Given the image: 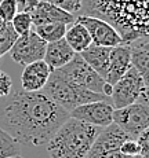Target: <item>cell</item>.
Returning <instances> with one entry per match:
<instances>
[{"label":"cell","mask_w":149,"mask_h":158,"mask_svg":"<svg viewBox=\"0 0 149 158\" xmlns=\"http://www.w3.org/2000/svg\"><path fill=\"white\" fill-rule=\"evenodd\" d=\"M120 153L127 157H134L139 154V146L135 139H127L123 144L120 146Z\"/></svg>","instance_id":"cell-25"},{"label":"cell","mask_w":149,"mask_h":158,"mask_svg":"<svg viewBox=\"0 0 149 158\" xmlns=\"http://www.w3.org/2000/svg\"><path fill=\"white\" fill-rule=\"evenodd\" d=\"M145 88V84L142 81L139 73L134 68H130L129 72L113 85L112 92V106L113 109H123L126 106H130L133 103L138 102V98L141 95L142 89Z\"/></svg>","instance_id":"cell-8"},{"label":"cell","mask_w":149,"mask_h":158,"mask_svg":"<svg viewBox=\"0 0 149 158\" xmlns=\"http://www.w3.org/2000/svg\"><path fill=\"white\" fill-rule=\"evenodd\" d=\"M44 2L51 3L55 7H58L72 15L81 11V8H83V0H44Z\"/></svg>","instance_id":"cell-23"},{"label":"cell","mask_w":149,"mask_h":158,"mask_svg":"<svg viewBox=\"0 0 149 158\" xmlns=\"http://www.w3.org/2000/svg\"><path fill=\"white\" fill-rule=\"evenodd\" d=\"M10 158H22L21 156H14V157H10Z\"/></svg>","instance_id":"cell-32"},{"label":"cell","mask_w":149,"mask_h":158,"mask_svg":"<svg viewBox=\"0 0 149 158\" xmlns=\"http://www.w3.org/2000/svg\"><path fill=\"white\" fill-rule=\"evenodd\" d=\"M6 25H7V22H4V21H3L2 18H0V32H2V30L6 28Z\"/></svg>","instance_id":"cell-30"},{"label":"cell","mask_w":149,"mask_h":158,"mask_svg":"<svg viewBox=\"0 0 149 158\" xmlns=\"http://www.w3.org/2000/svg\"><path fill=\"white\" fill-rule=\"evenodd\" d=\"M17 39H18V35L13 29L11 23H7L6 28L0 32V58L4 55V54L10 52L11 47L17 41Z\"/></svg>","instance_id":"cell-21"},{"label":"cell","mask_w":149,"mask_h":158,"mask_svg":"<svg viewBox=\"0 0 149 158\" xmlns=\"http://www.w3.org/2000/svg\"><path fill=\"white\" fill-rule=\"evenodd\" d=\"M21 11H26L30 14L33 26L51 22H61L65 23V25H72L76 21L75 15L61 10V8L55 7L51 3L44 2V0H25Z\"/></svg>","instance_id":"cell-9"},{"label":"cell","mask_w":149,"mask_h":158,"mask_svg":"<svg viewBox=\"0 0 149 158\" xmlns=\"http://www.w3.org/2000/svg\"><path fill=\"white\" fill-rule=\"evenodd\" d=\"M131 45H138V47L144 48L145 51H148L149 52V40H147V41H137V43H133Z\"/></svg>","instance_id":"cell-29"},{"label":"cell","mask_w":149,"mask_h":158,"mask_svg":"<svg viewBox=\"0 0 149 158\" xmlns=\"http://www.w3.org/2000/svg\"><path fill=\"white\" fill-rule=\"evenodd\" d=\"M130 68H131V45L120 44L112 47L109 55V69L105 81L111 85H115L129 72Z\"/></svg>","instance_id":"cell-12"},{"label":"cell","mask_w":149,"mask_h":158,"mask_svg":"<svg viewBox=\"0 0 149 158\" xmlns=\"http://www.w3.org/2000/svg\"><path fill=\"white\" fill-rule=\"evenodd\" d=\"M18 13L17 0H0V18L4 22L11 23L13 18Z\"/></svg>","instance_id":"cell-22"},{"label":"cell","mask_w":149,"mask_h":158,"mask_svg":"<svg viewBox=\"0 0 149 158\" xmlns=\"http://www.w3.org/2000/svg\"><path fill=\"white\" fill-rule=\"evenodd\" d=\"M109 47H101V45L91 44L87 50L80 52V56L84 59L87 65H90L102 78L105 80L109 69V55H111Z\"/></svg>","instance_id":"cell-15"},{"label":"cell","mask_w":149,"mask_h":158,"mask_svg":"<svg viewBox=\"0 0 149 158\" xmlns=\"http://www.w3.org/2000/svg\"><path fill=\"white\" fill-rule=\"evenodd\" d=\"M131 158H145V157H142V156H139V154H138V156H134V157H131Z\"/></svg>","instance_id":"cell-31"},{"label":"cell","mask_w":149,"mask_h":158,"mask_svg":"<svg viewBox=\"0 0 149 158\" xmlns=\"http://www.w3.org/2000/svg\"><path fill=\"white\" fill-rule=\"evenodd\" d=\"M13 91V80L6 72L0 70V99L7 98Z\"/></svg>","instance_id":"cell-24"},{"label":"cell","mask_w":149,"mask_h":158,"mask_svg":"<svg viewBox=\"0 0 149 158\" xmlns=\"http://www.w3.org/2000/svg\"><path fill=\"white\" fill-rule=\"evenodd\" d=\"M51 69L44 60L29 63L21 74L22 89L26 92H42L51 74Z\"/></svg>","instance_id":"cell-13"},{"label":"cell","mask_w":149,"mask_h":158,"mask_svg":"<svg viewBox=\"0 0 149 158\" xmlns=\"http://www.w3.org/2000/svg\"><path fill=\"white\" fill-rule=\"evenodd\" d=\"M113 123L133 139H137L149 127V106L135 102L113 110Z\"/></svg>","instance_id":"cell-5"},{"label":"cell","mask_w":149,"mask_h":158,"mask_svg":"<svg viewBox=\"0 0 149 158\" xmlns=\"http://www.w3.org/2000/svg\"><path fill=\"white\" fill-rule=\"evenodd\" d=\"M83 8L111 23L124 44L149 39V0H83Z\"/></svg>","instance_id":"cell-2"},{"label":"cell","mask_w":149,"mask_h":158,"mask_svg":"<svg viewBox=\"0 0 149 158\" xmlns=\"http://www.w3.org/2000/svg\"><path fill=\"white\" fill-rule=\"evenodd\" d=\"M75 55L76 52L69 47L65 39H61L58 41L47 44L43 60L50 66L51 70H57V69H61L65 65H68Z\"/></svg>","instance_id":"cell-14"},{"label":"cell","mask_w":149,"mask_h":158,"mask_svg":"<svg viewBox=\"0 0 149 158\" xmlns=\"http://www.w3.org/2000/svg\"><path fill=\"white\" fill-rule=\"evenodd\" d=\"M42 92L46 94L51 101H54L66 111H71L77 106L86 105V103L108 101V96L91 92L86 88L77 85L71 78L66 77L59 69L51 72L50 78Z\"/></svg>","instance_id":"cell-4"},{"label":"cell","mask_w":149,"mask_h":158,"mask_svg":"<svg viewBox=\"0 0 149 158\" xmlns=\"http://www.w3.org/2000/svg\"><path fill=\"white\" fill-rule=\"evenodd\" d=\"M59 70L77 85L86 88L91 92L104 95V85L106 81L90 65H87L84 62V59L80 56V54H76L73 59L68 65L61 68Z\"/></svg>","instance_id":"cell-6"},{"label":"cell","mask_w":149,"mask_h":158,"mask_svg":"<svg viewBox=\"0 0 149 158\" xmlns=\"http://www.w3.org/2000/svg\"><path fill=\"white\" fill-rule=\"evenodd\" d=\"M86 158H131V157L124 156V154L120 153V150H116V151H108V153H101V154L89 153L86 156Z\"/></svg>","instance_id":"cell-27"},{"label":"cell","mask_w":149,"mask_h":158,"mask_svg":"<svg viewBox=\"0 0 149 158\" xmlns=\"http://www.w3.org/2000/svg\"><path fill=\"white\" fill-rule=\"evenodd\" d=\"M20 143L3 128H0V158L20 156Z\"/></svg>","instance_id":"cell-19"},{"label":"cell","mask_w":149,"mask_h":158,"mask_svg":"<svg viewBox=\"0 0 149 158\" xmlns=\"http://www.w3.org/2000/svg\"><path fill=\"white\" fill-rule=\"evenodd\" d=\"M138 102L149 106V87H145L144 89H142L141 95H139V98H138Z\"/></svg>","instance_id":"cell-28"},{"label":"cell","mask_w":149,"mask_h":158,"mask_svg":"<svg viewBox=\"0 0 149 158\" xmlns=\"http://www.w3.org/2000/svg\"><path fill=\"white\" fill-rule=\"evenodd\" d=\"M113 110L112 103H108V101H98L75 107L69 111V117L98 128H105L113 123Z\"/></svg>","instance_id":"cell-11"},{"label":"cell","mask_w":149,"mask_h":158,"mask_svg":"<svg viewBox=\"0 0 149 158\" xmlns=\"http://www.w3.org/2000/svg\"><path fill=\"white\" fill-rule=\"evenodd\" d=\"M102 128L69 117L48 140L50 158H86Z\"/></svg>","instance_id":"cell-3"},{"label":"cell","mask_w":149,"mask_h":158,"mask_svg":"<svg viewBox=\"0 0 149 158\" xmlns=\"http://www.w3.org/2000/svg\"><path fill=\"white\" fill-rule=\"evenodd\" d=\"M69 118V111L51 101L43 92L17 91L3 110L7 133L22 144L48 143L58 128Z\"/></svg>","instance_id":"cell-1"},{"label":"cell","mask_w":149,"mask_h":158,"mask_svg":"<svg viewBox=\"0 0 149 158\" xmlns=\"http://www.w3.org/2000/svg\"><path fill=\"white\" fill-rule=\"evenodd\" d=\"M11 26L15 30L18 36L26 35L28 32L33 29V22H32V17L29 13L26 11H18L17 15L13 18L11 21Z\"/></svg>","instance_id":"cell-20"},{"label":"cell","mask_w":149,"mask_h":158,"mask_svg":"<svg viewBox=\"0 0 149 158\" xmlns=\"http://www.w3.org/2000/svg\"><path fill=\"white\" fill-rule=\"evenodd\" d=\"M46 48H47V43L42 40L35 30H30L26 35L18 36L17 41L11 47L10 54L11 58L18 63V65L24 66L37 60L44 59Z\"/></svg>","instance_id":"cell-7"},{"label":"cell","mask_w":149,"mask_h":158,"mask_svg":"<svg viewBox=\"0 0 149 158\" xmlns=\"http://www.w3.org/2000/svg\"><path fill=\"white\" fill-rule=\"evenodd\" d=\"M139 146V156L149 158V127L135 139Z\"/></svg>","instance_id":"cell-26"},{"label":"cell","mask_w":149,"mask_h":158,"mask_svg":"<svg viewBox=\"0 0 149 158\" xmlns=\"http://www.w3.org/2000/svg\"><path fill=\"white\" fill-rule=\"evenodd\" d=\"M64 39H65V41L69 44V47L76 54L83 52L84 50H87L93 44L90 33L87 32V29L81 23H77V22L68 25V29H66L65 37Z\"/></svg>","instance_id":"cell-16"},{"label":"cell","mask_w":149,"mask_h":158,"mask_svg":"<svg viewBox=\"0 0 149 158\" xmlns=\"http://www.w3.org/2000/svg\"><path fill=\"white\" fill-rule=\"evenodd\" d=\"M66 29H68V25L61 23V22H51V23H44V25L33 26V30L36 32V35L42 40H44L47 44L64 39L65 37Z\"/></svg>","instance_id":"cell-17"},{"label":"cell","mask_w":149,"mask_h":158,"mask_svg":"<svg viewBox=\"0 0 149 158\" xmlns=\"http://www.w3.org/2000/svg\"><path fill=\"white\" fill-rule=\"evenodd\" d=\"M131 45V44H130ZM131 66L139 73L145 87H149V52L138 45H131Z\"/></svg>","instance_id":"cell-18"},{"label":"cell","mask_w":149,"mask_h":158,"mask_svg":"<svg viewBox=\"0 0 149 158\" xmlns=\"http://www.w3.org/2000/svg\"><path fill=\"white\" fill-rule=\"evenodd\" d=\"M75 22L81 23L87 29V32L91 36L93 44H95V45L112 48V47H116V45L124 44L120 33L111 23H108L106 21L101 19V18L83 14V15L76 17Z\"/></svg>","instance_id":"cell-10"}]
</instances>
